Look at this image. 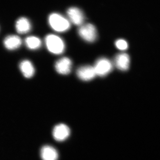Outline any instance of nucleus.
Listing matches in <instances>:
<instances>
[{"mask_svg":"<svg viewBox=\"0 0 160 160\" xmlns=\"http://www.w3.org/2000/svg\"><path fill=\"white\" fill-rule=\"evenodd\" d=\"M49 25L54 31L64 32L70 28V22L68 19L57 13H52L48 18Z\"/></svg>","mask_w":160,"mask_h":160,"instance_id":"obj_1","label":"nucleus"},{"mask_svg":"<svg viewBox=\"0 0 160 160\" xmlns=\"http://www.w3.org/2000/svg\"><path fill=\"white\" fill-rule=\"evenodd\" d=\"M47 49L55 54H62L65 51V44L59 37L54 34H49L45 39Z\"/></svg>","mask_w":160,"mask_h":160,"instance_id":"obj_2","label":"nucleus"},{"mask_svg":"<svg viewBox=\"0 0 160 160\" xmlns=\"http://www.w3.org/2000/svg\"><path fill=\"white\" fill-rule=\"evenodd\" d=\"M78 32L80 36L88 42H93L97 38L96 28L94 25L90 23L80 26Z\"/></svg>","mask_w":160,"mask_h":160,"instance_id":"obj_3","label":"nucleus"},{"mask_svg":"<svg viewBox=\"0 0 160 160\" xmlns=\"http://www.w3.org/2000/svg\"><path fill=\"white\" fill-rule=\"evenodd\" d=\"M96 75L104 77L112 70L113 65L111 61L106 58H101L96 62L93 66Z\"/></svg>","mask_w":160,"mask_h":160,"instance_id":"obj_4","label":"nucleus"},{"mask_svg":"<svg viewBox=\"0 0 160 160\" xmlns=\"http://www.w3.org/2000/svg\"><path fill=\"white\" fill-rule=\"evenodd\" d=\"M67 14L69 22L76 26L82 25L85 21V18L82 11L77 7H72L68 9Z\"/></svg>","mask_w":160,"mask_h":160,"instance_id":"obj_5","label":"nucleus"},{"mask_svg":"<svg viewBox=\"0 0 160 160\" xmlns=\"http://www.w3.org/2000/svg\"><path fill=\"white\" fill-rule=\"evenodd\" d=\"M70 130L69 127L64 124H60L55 126L52 132L54 139L58 142H62L69 136Z\"/></svg>","mask_w":160,"mask_h":160,"instance_id":"obj_6","label":"nucleus"},{"mask_svg":"<svg viewBox=\"0 0 160 160\" xmlns=\"http://www.w3.org/2000/svg\"><path fill=\"white\" fill-rule=\"evenodd\" d=\"M78 78L84 81H89L94 78L96 76L93 66H82L77 70Z\"/></svg>","mask_w":160,"mask_h":160,"instance_id":"obj_7","label":"nucleus"},{"mask_svg":"<svg viewBox=\"0 0 160 160\" xmlns=\"http://www.w3.org/2000/svg\"><path fill=\"white\" fill-rule=\"evenodd\" d=\"M72 66L71 60L69 58L64 57L58 60L55 65L56 70L59 73L62 75L69 74Z\"/></svg>","mask_w":160,"mask_h":160,"instance_id":"obj_8","label":"nucleus"},{"mask_svg":"<svg viewBox=\"0 0 160 160\" xmlns=\"http://www.w3.org/2000/svg\"><path fill=\"white\" fill-rule=\"evenodd\" d=\"M114 64L117 68L122 71H126L130 65V58L126 53L118 54L114 58Z\"/></svg>","mask_w":160,"mask_h":160,"instance_id":"obj_9","label":"nucleus"},{"mask_svg":"<svg viewBox=\"0 0 160 160\" xmlns=\"http://www.w3.org/2000/svg\"><path fill=\"white\" fill-rule=\"evenodd\" d=\"M41 156L42 160H57L58 154L54 147L45 146L41 149Z\"/></svg>","mask_w":160,"mask_h":160,"instance_id":"obj_10","label":"nucleus"},{"mask_svg":"<svg viewBox=\"0 0 160 160\" xmlns=\"http://www.w3.org/2000/svg\"><path fill=\"white\" fill-rule=\"evenodd\" d=\"M22 41L18 36L10 35L7 36L4 41V44L6 49L9 50L17 49L22 45Z\"/></svg>","mask_w":160,"mask_h":160,"instance_id":"obj_11","label":"nucleus"},{"mask_svg":"<svg viewBox=\"0 0 160 160\" xmlns=\"http://www.w3.org/2000/svg\"><path fill=\"white\" fill-rule=\"evenodd\" d=\"M19 68L24 76L29 78L33 76L35 69L31 62L28 60H24L20 64Z\"/></svg>","mask_w":160,"mask_h":160,"instance_id":"obj_12","label":"nucleus"},{"mask_svg":"<svg viewBox=\"0 0 160 160\" xmlns=\"http://www.w3.org/2000/svg\"><path fill=\"white\" fill-rule=\"evenodd\" d=\"M16 29L20 34L27 33L31 29L30 22L26 18H21L18 20L16 23Z\"/></svg>","mask_w":160,"mask_h":160,"instance_id":"obj_13","label":"nucleus"},{"mask_svg":"<svg viewBox=\"0 0 160 160\" xmlns=\"http://www.w3.org/2000/svg\"><path fill=\"white\" fill-rule=\"evenodd\" d=\"M26 45L30 49H37L42 45V42L38 38L35 36L28 37L25 40Z\"/></svg>","mask_w":160,"mask_h":160,"instance_id":"obj_14","label":"nucleus"},{"mask_svg":"<svg viewBox=\"0 0 160 160\" xmlns=\"http://www.w3.org/2000/svg\"><path fill=\"white\" fill-rule=\"evenodd\" d=\"M115 46L118 49L125 50L128 49V44L127 42L123 39H119L115 42Z\"/></svg>","mask_w":160,"mask_h":160,"instance_id":"obj_15","label":"nucleus"}]
</instances>
